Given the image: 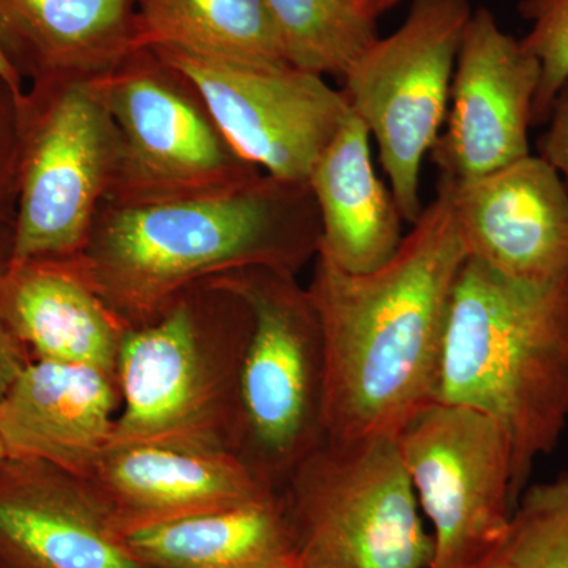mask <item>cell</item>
<instances>
[{"label": "cell", "mask_w": 568, "mask_h": 568, "mask_svg": "<svg viewBox=\"0 0 568 568\" xmlns=\"http://www.w3.org/2000/svg\"><path fill=\"white\" fill-rule=\"evenodd\" d=\"M250 328L248 305L219 278L192 287L151 324L129 328L115 368L121 409L111 444L237 455V381Z\"/></svg>", "instance_id": "cell-4"}, {"label": "cell", "mask_w": 568, "mask_h": 568, "mask_svg": "<svg viewBox=\"0 0 568 568\" xmlns=\"http://www.w3.org/2000/svg\"><path fill=\"white\" fill-rule=\"evenodd\" d=\"M295 276L271 267L215 276L252 313L239 369L237 457L276 489L325 444L323 328Z\"/></svg>", "instance_id": "cell-5"}, {"label": "cell", "mask_w": 568, "mask_h": 568, "mask_svg": "<svg viewBox=\"0 0 568 568\" xmlns=\"http://www.w3.org/2000/svg\"><path fill=\"white\" fill-rule=\"evenodd\" d=\"M518 11L530 22L529 32L519 41L540 63L532 126H541L568 81V0H519Z\"/></svg>", "instance_id": "cell-24"}, {"label": "cell", "mask_w": 568, "mask_h": 568, "mask_svg": "<svg viewBox=\"0 0 568 568\" xmlns=\"http://www.w3.org/2000/svg\"><path fill=\"white\" fill-rule=\"evenodd\" d=\"M149 568H301L282 493L122 530Z\"/></svg>", "instance_id": "cell-20"}, {"label": "cell", "mask_w": 568, "mask_h": 568, "mask_svg": "<svg viewBox=\"0 0 568 568\" xmlns=\"http://www.w3.org/2000/svg\"><path fill=\"white\" fill-rule=\"evenodd\" d=\"M466 260L443 185L375 271L347 274L316 257L306 290L323 328L325 443L396 437L435 402L448 306Z\"/></svg>", "instance_id": "cell-1"}, {"label": "cell", "mask_w": 568, "mask_h": 568, "mask_svg": "<svg viewBox=\"0 0 568 568\" xmlns=\"http://www.w3.org/2000/svg\"><path fill=\"white\" fill-rule=\"evenodd\" d=\"M435 402L503 426L518 499L568 425V278L517 282L467 257L448 306Z\"/></svg>", "instance_id": "cell-3"}, {"label": "cell", "mask_w": 568, "mask_h": 568, "mask_svg": "<svg viewBox=\"0 0 568 568\" xmlns=\"http://www.w3.org/2000/svg\"><path fill=\"white\" fill-rule=\"evenodd\" d=\"M82 480L121 530L278 491L231 452L162 443L111 444Z\"/></svg>", "instance_id": "cell-15"}, {"label": "cell", "mask_w": 568, "mask_h": 568, "mask_svg": "<svg viewBox=\"0 0 568 568\" xmlns=\"http://www.w3.org/2000/svg\"><path fill=\"white\" fill-rule=\"evenodd\" d=\"M0 558L13 568H149L95 489L55 467L0 487Z\"/></svg>", "instance_id": "cell-16"}, {"label": "cell", "mask_w": 568, "mask_h": 568, "mask_svg": "<svg viewBox=\"0 0 568 568\" xmlns=\"http://www.w3.org/2000/svg\"><path fill=\"white\" fill-rule=\"evenodd\" d=\"M368 129L351 114L308 179L321 220L317 256L347 274L386 264L403 241L402 212L377 179Z\"/></svg>", "instance_id": "cell-18"}, {"label": "cell", "mask_w": 568, "mask_h": 568, "mask_svg": "<svg viewBox=\"0 0 568 568\" xmlns=\"http://www.w3.org/2000/svg\"><path fill=\"white\" fill-rule=\"evenodd\" d=\"M50 84L22 166L10 264L74 260L118 171V125L91 80Z\"/></svg>", "instance_id": "cell-10"}, {"label": "cell", "mask_w": 568, "mask_h": 568, "mask_svg": "<svg viewBox=\"0 0 568 568\" xmlns=\"http://www.w3.org/2000/svg\"><path fill=\"white\" fill-rule=\"evenodd\" d=\"M463 568H568V473L525 489L504 532Z\"/></svg>", "instance_id": "cell-23"}, {"label": "cell", "mask_w": 568, "mask_h": 568, "mask_svg": "<svg viewBox=\"0 0 568 568\" xmlns=\"http://www.w3.org/2000/svg\"><path fill=\"white\" fill-rule=\"evenodd\" d=\"M290 63L312 73L345 77L377 39L376 21L347 0H263Z\"/></svg>", "instance_id": "cell-22"}, {"label": "cell", "mask_w": 568, "mask_h": 568, "mask_svg": "<svg viewBox=\"0 0 568 568\" xmlns=\"http://www.w3.org/2000/svg\"><path fill=\"white\" fill-rule=\"evenodd\" d=\"M446 186L467 257L525 283L568 278V189L555 168L526 156Z\"/></svg>", "instance_id": "cell-13"}, {"label": "cell", "mask_w": 568, "mask_h": 568, "mask_svg": "<svg viewBox=\"0 0 568 568\" xmlns=\"http://www.w3.org/2000/svg\"><path fill=\"white\" fill-rule=\"evenodd\" d=\"M308 183L260 174L216 192L103 203L74 264L129 328L159 320L197 284L248 267L298 271L317 256Z\"/></svg>", "instance_id": "cell-2"}, {"label": "cell", "mask_w": 568, "mask_h": 568, "mask_svg": "<svg viewBox=\"0 0 568 568\" xmlns=\"http://www.w3.org/2000/svg\"><path fill=\"white\" fill-rule=\"evenodd\" d=\"M301 568H429L432 534L395 436L325 443L280 488Z\"/></svg>", "instance_id": "cell-6"}, {"label": "cell", "mask_w": 568, "mask_h": 568, "mask_svg": "<svg viewBox=\"0 0 568 568\" xmlns=\"http://www.w3.org/2000/svg\"><path fill=\"white\" fill-rule=\"evenodd\" d=\"M141 48L290 62L263 0H136Z\"/></svg>", "instance_id": "cell-21"}, {"label": "cell", "mask_w": 568, "mask_h": 568, "mask_svg": "<svg viewBox=\"0 0 568 568\" xmlns=\"http://www.w3.org/2000/svg\"><path fill=\"white\" fill-rule=\"evenodd\" d=\"M9 459V452H7L6 443H3L2 433H0V467L6 465Z\"/></svg>", "instance_id": "cell-29"}, {"label": "cell", "mask_w": 568, "mask_h": 568, "mask_svg": "<svg viewBox=\"0 0 568 568\" xmlns=\"http://www.w3.org/2000/svg\"><path fill=\"white\" fill-rule=\"evenodd\" d=\"M0 48L50 82L93 80L141 50L136 0H0Z\"/></svg>", "instance_id": "cell-19"}, {"label": "cell", "mask_w": 568, "mask_h": 568, "mask_svg": "<svg viewBox=\"0 0 568 568\" xmlns=\"http://www.w3.org/2000/svg\"><path fill=\"white\" fill-rule=\"evenodd\" d=\"M91 82L121 138L104 203L216 192L263 174L230 144L192 82L152 48L132 52Z\"/></svg>", "instance_id": "cell-7"}, {"label": "cell", "mask_w": 568, "mask_h": 568, "mask_svg": "<svg viewBox=\"0 0 568 568\" xmlns=\"http://www.w3.org/2000/svg\"><path fill=\"white\" fill-rule=\"evenodd\" d=\"M119 409L115 376L36 358L0 396V433L10 462L40 463L85 478L110 447Z\"/></svg>", "instance_id": "cell-14"}, {"label": "cell", "mask_w": 568, "mask_h": 568, "mask_svg": "<svg viewBox=\"0 0 568 568\" xmlns=\"http://www.w3.org/2000/svg\"><path fill=\"white\" fill-rule=\"evenodd\" d=\"M152 50L192 82L235 151L278 181L308 183L353 114L342 91L290 62Z\"/></svg>", "instance_id": "cell-11"}, {"label": "cell", "mask_w": 568, "mask_h": 568, "mask_svg": "<svg viewBox=\"0 0 568 568\" xmlns=\"http://www.w3.org/2000/svg\"><path fill=\"white\" fill-rule=\"evenodd\" d=\"M396 443L418 506L432 521L429 568L469 566L504 532L517 506L507 433L487 414L433 402L407 422Z\"/></svg>", "instance_id": "cell-9"}, {"label": "cell", "mask_w": 568, "mask_h": 568, "mask_svg": "<svg viewBox=\"0 0 568 568\" xmlns=\"http://www.w3.org/2000/svg\"><path fill=\"white\" fill-rule=\"evenodd\" d=\"M26 364L28 362L22 358L17 339L10 334L9 327L0 315V396L9 390Z\"/></svg>", "instance_id": "cell-26"}, {"label": "cell", "mask_w": 568, "mask_h": 568, "mask_svg": "<svg viewBox=\"0 0 568 568\" xmlns=\"http://www.w3.org/2000/svg\"><path fill=\"white\" fill-rule=\"evenodd\" d=\"M0 81L10 89L13 93L14 100L20 102L21 100V88H20V73L14 69L13 63L7 58L6 52L0 48Z\"/></svg>", "instance_id": "cell-28"}, {"label": "cell", "mask_w": 568, "mask_h": 568, "mask_svg": "<svg viewBox=\"0 0 568 568\" xmlns=\"http://www.w3.org/2000/svg\"><path fill=\"white\" fill-rule=\"evenodd\" d=\"M469 0H413L405 21L379 37L347 70L343 95L379 149L381 164L403 220L417 222L422 163L450 100Z\"/></svg>", "instance_id": "cell-8"}, {"label": "cell", "mask_w": 568, "mask_h": 568, "mask_svg": "<svg viewBox=\"0 0 568 568\" xmlns=\"http://www.w3.org/2000/svg\"><path fill=\"white\" fill-rule=\"evenodd\" d=\"M351 6L355 7L365 17L377 21L388 10L395 9L402 0H347Z\"/></svg>", "instance_id": "cell-27"}, {"label": "cell", "mask_w": 568, "mask_h": 568, "mask_svg": "<svg viewBox=\"0 0 568 568\" xmlns=\"http://www.w3.org/2000/svg\"><path fill=\"white\" fill-rule=\"evenodd\" d=\"M547 132L538 140V156L558 171L568 189V81L551 104Z\"/></svg>", "instance_id": "cell-25"}, {"label": "cell", "mask_w": 568, "mask_h": 568, "mask_svg": "<svg viewBox=\"0 0 568 568\" xmlns=\"http://www.w3.org/2000/svg\"><path fill=\"white\" fill-rule=\"evenodd\" d=\"M0 315L36 358L93 366L115 376L129 327L73 260L10 264L0 280Z\"/></svg>", "instance_id": "cell-17"}, {"label": "cell", "mask_w": 568, "mask_h": 568, "mask_svg": "<svg viewBox=\"0 0 568 568\" xmlns=\"http://www.w3.org/2000/svg\"><path fill=\"white\" fill-rule=\"evenodd\" d=\"M540 63L500 29L493 11H473L452 81L446 132L429 151L439 182L463 185L530 155L528 132Z\"/></svg>", "instance_id": "cell-12"}]
</instances>
